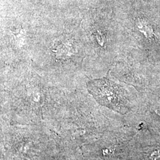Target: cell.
<instances>
[{
  "instance_id": "cell-1",
  "label": "cell",
  "mask_w": 160,
  "mask_h": 160,
  "mask_svg": "<svg viewBox=\"0 0 160 160\" xmlns=\"http://www.w3.org/2000/svg\"><path fill=\"white\" fill-rule=\"evenodd\" d=\"M94 96L106 106L118 111L129 108V100L124 87L108 78L94 80L90 84Z\"/></svg>"
}]
</instances>
